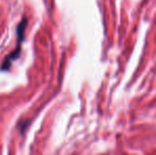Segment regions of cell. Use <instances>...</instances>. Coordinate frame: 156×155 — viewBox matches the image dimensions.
<instances>
[{
	"instance_id": "6da1fadb",
	"label": "cell",
	"mask_w": 156,
	"mask_h": 155,
	"mask_svg": "<svg viewBox=\"0 0 156 155\" xmlns=\"http://www.w3.org/2000/svg\"><path fill=\"white\" fill-rule=\"evenodd\" d=\"M26 25H27V19L23 18V20H21L20 25L18 26V29H17V32H18V37H19L18 44H17V48L12 52V53H10V55L4 60L3 64H2V66H1L2 70H6V69L10 68V66H11V64H12L13 61L16 60V58L19 56V52H20V48H21V41L23 39V32H25Z\"/></svg>"
}]
</instances>
